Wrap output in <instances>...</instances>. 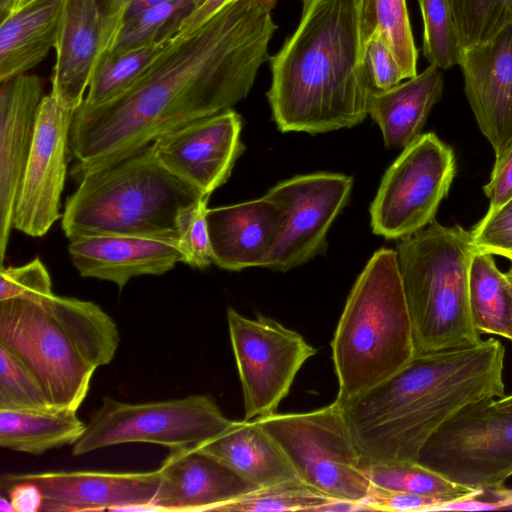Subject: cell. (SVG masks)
<instances>
[{
	"mask_svg": "<svg viewBox=\"0 0 512 512\" xmlns=\"http://www.w3.org/2000/svg\"><path fill=\"white\" fill-rule=\"evenodd\" d=\"M276 0H232L193 30L176 35L136 83L111 102L73 117L70 176L113 165L161 135L231 109L270 60Z\"/></svg>",
	"mask_w": 512,
	"mask_h": 512,
	"instance_id": "cell-1",
	"label": "cell"
},
{
	"mask_svg": "<svg viewBox=\"0 0 512 512\" xmlns=\"http://www.w3.org/2000/svg\"><path fill=\"white\" fill-rule=\"evenodd\" d=\"M498 339L415 353L389 379L341 407L363 464L417 462L426 442L467 405L504 396Z\"/></svg>",
	"mask_w": 512,
	"mask_h": 512,
	"instance_id": "cell-2",
	"label": "cell"
},
{
	"mask_svg": "<svg viewBox=\"0 0 512 512\" xmlns=\"http://www.w3.org/2000/svg\"><path fill=\"white\" fill-rule=\"evenodd\" d=\"M357 0H312L295 32L270 57L267 98L281 132L350 128L368 116Z\"/></svg>",
	"mask_w": 512,
	"mask_h": 512,
	"instance_id": "cell-3",
	"label": "cell"
},
{
	"mask_svg": "<svg viewBox=\"0 0 512 512\" xmlns=\"http://www.w3.org/2000/svg\"><path fill=\"white\" fill-rule=\"evenodd\" d=\"M119 342L117 324L94 302L53 293L0 301V344L32 373L52 408L77 411Z\"/></svg>",
	"mask_w": 512,
	"mask_h": 512,
	"instance_id": "cell-4",
	"label": "cell"
},
{
	"mask_svg": "<svg viewBox=\"0 0 512 512\" xmlns=\"http://www.w3.org/2000/svg\"><path fill=\"white\" fill-rule=\"evenodd\" d=\"M340 407L404 368L415 355L396 250L374 252L356 279L331 342Z\"/></svg>",
	"mask_w": 512,
	"mask_h": 512,
	"instance_id": "cell-5",
	"label": "cell"
},
{
	"mask_svg": "<svg viewBox=\"0 0 512 512\" xmlns=\"http://www.w3.org/2000/svg\"><path fill=\"white\" fill-rule=\"evenodd\" d=\"M202 196L157 159L152 144L84 175L68 196L61 227L70 240L106 234H177L179 211Z\"/></svg>",
	"mask_w": 512,
	"mask_h": 512,
	"instance_id": "cell-6",
	"label": "cell"
},
{
	"mask_svg": "<svg viewBox=\"0 0 512 512\" xmlns=\"http://www.w3.org/2000/svg\"><path fill=\"white\" fill-rule=\"evenodd\" d=\"M476 251L470 231L435 220L397 243L415 353L482 341L469 307V268Z\"/></svg>",
	"mask_w": 512,
	"mask_h": 512,
	"instance_id": "cell-7",
	"label": "cell"
},
{
	"mask_svg": "<svg viewBox=\"0 0 512 512\" xmlns=\"http://www.w3.org/2000/svg\"><path fill=\"white\" fill-rule=\"evenodd\" d=\"M254 420L279 445L300 480L335 499L366 501L372 484L337 403Z\"/></svg>",
	"mask_w": 512,
	"mask_h": 512,
	"instance_id": "cell-8",
	"label": "cell"
},
{
	"mask_svg": "<svg viewBox=\"0 0 512 512\" xmlns=\"http://www.w3.org/2000/svg\"><path fill=\"white\" fill-rule=\"evenodd\" d=\"M233 423L207 394L145 403L104 396L85 431L72 445V454L81 456L125 443H153L169 449L197 446Z\"/></svg>",
	"mask_w": 512,
	"mask_h": 512,
	"instance_id": "cell-9",
	"label": "cell"
},
{
	"mask_svg": "<svg viewBox=\"0 0 512 512\" xmlns=\"http://www.w3.org/2000/svg\"><path fill=\"white\" fill-rule=\"evenodd\" d=\"M456 173L452 148L436 134H421L385 172L370 206L374 234L400 240L435 220Z\"/></svg>",
	"mask_w": 512,
	"mask_h": 512,
	"instance_id": "cell-10",
	"label": "cell"
},
{
	"mask_svg": "<svg viewBox=\"0 0 512 512\" xmlns=\"http://www.w3.org/2000/svg\"><path fill=\"white\" fill-rule=\"evenodd\" d=\"M493 400L456 413L426 442L417 462L467 488L504 485L512 475V412L498 409Z\"/></svg>",
	"mask_w": 512,
	"mask_h": 512,
	"instance_id": "cell-11",
	"label": "cell"
},
{
	"mask_svg": "<svg viewBox=\"0 0 512 512\" xmlns=\"http://www.w3.org/2000/svg\"><path fill=\"white\" fill-rule=\"evenodd\" d=\"M227 322L242 386L244 419L276 413L297 373L317 349L298 332L262 314L250 319L229 307Z\"/></svg>",
	"mask_w": 512,
	"mask_h": 512,
	"instance_id": "cell-12",
	"label": "cell"
},
{
	"mask_svg": "<svg viewBox=\"0 0 512 512\" xmlns=\"http://www.w3.org/2000/svg\"><path fill=\"white\" fill-rule=\"evenodd\" d=\"M353 179L340 173L316 172L279 182L265 194L286 213L282 234L263 268L285 272L327 248V233L348 203Z\"/></svg>",
	"mask_w": 512,
	"mask_h": 512,
	"instance_id": "cell-13",
	"label": "cell"
},
{
	"mask_svg": "<svg viewBox=\"0 0 512 512\" xmlns=\"http://www.w3.org/2000/svg\"><path fill=\"white\" fill-rule=\"evenodd\" d=\"M74 113L51 93L44 95L39 105L13 216V228L29 236H44L60 218Z\"/></svg>",
	"mask_w": 512,
	"mask_h": 512,
	"instance_id": "cell-14",
	"label": "cell"
},
{
	"mask_svg": "<svg viewBox=\"0 0 512 512\" xmlns=\"http://www.w3.org/2000/svg\"><path fill=\"white\" fill-rule=\"evenodd\" d=\"M242 127L241 116L231 108L171 130L152 147L165 169L210 197L227 182L245 150Z\"/></svg>",
	"mask_w": 512,
	"mask_h": 512,
	"instance_id": "cell-15",
	"label": "cell"
},
{
	"mask_svg": "<svg viewBox=\"0 0 512 512\" xmlns=\"http://www.w3.org/2000/svg\"><path fill=\"white\" fill-rule=\"evenodd\" d=\"M26 481L42 494V512L153 511L159 471L98 470L3 473L0 482Z\"/></svg>",
	"mask_w": 512,
	"mask_h": 512,
	"instance_id": "cell-16",
	"label": "cell"
},
{
	"mask_svg": "<svg viewBox=\"0 0 512 512\" xmlns=\"http://www.w3.org/2000/svg\"><path fill=\"white\" fill-rule=\"evenodd\" d=\"M464 92L495 158L512 142V24L487 43L462 50Z\"/></svg>",
	"mask_w": 512,
	"mask_h": 512,
	"instance_id": "cell-17",
	"label": "cell"
},
{
	"mask_svg": "<svg viewBox=\"0 0 512 512\" xmlns=\"http://www.w3.org/2000/svg\"><path fill=\"white\" fill-rule=\"evenodd\" d=\"M153 511H217L257 489L220 459L198 446L169 449L158 468Z\"/></svg>",
	"mask_w": 512,
	"mask_h": 512,
	"instance_id": "cell-18",
	"label": "cell"
},
{
	"mask_svg": "<svg viewBox=\"0 0 512 512\" xmlns=\"http://www.w3.org/2000/svg\"><path fill=\"white\" fill-rule=\"evenodd\" d=\"M54 49L50 93L61 106L75 112L84 100L100 58L112 49L98 0H64Z\"/></svg>",
	"mask_w": 512,
	"mask_h": 512,
	"instance_id": "cell-19",
	"label": "cell"
},
{
	"mask_svg": "<svg viewBox=\"0 0 512 512\" xmlns=\"http://www.w3.org/2000/svg\"><path fill=\"white\" fill-rule=\"evenodd\" d=\"M0 262L8 247L18 191L30 154L37 111L44 97L37 75L0 82Z\"/></svg>",
	"mask_w": 512,
	"mask_h": 512,
	"instance_id": "cell-20",
	"label": "cell"
},
{
	"mask_svg": "<svg viewBox=\"0 0 512 512\" xmlns=\"http://www.w3.org/2000/svg\"><path fill=\"white\" fill-rule=\"evenodd\" d=\"M68 252L79 274L114 283L121 291L130 279L162 275L181 262L177 234H106L70 239Z\"/></svg>",
	"mask_w": 512,
	"mask_h": 512,
	"instance_id": "cell-21",
	"label": "cell"
},
{
	"mask_svg": "<svg viewBox=\"0 0 512 512\" xmlns=\"http://www.w3.org/2000/svg\"><path fill=\"white\" fill-rule=\"evenodd\" d=\"M213 263L224 270L262 267L286 222L285 211L265 195L206 211Z\"/></svg>",
	"mask_w": 512,
	"mask_h": 512,
	"instance_id": "cell-22",
	"label": "cell"
},
{
	"mask_svg": "<svg viewBox=\"0 0 512 512\" xmlns=\"http://www.w3.org/2000/svg\"><path fill=\"white\" fill-rule=\"evenodd\" d=\"M442 90V70L430 64L423 72L403 83L385 91L369 93L368 115L379 126L387 148H405L421 135Z\"/></svg>",
	"mask_w": 512,
	"mask_h": 512,
	"instance_id": "cell-23",
	"label": "cell"
},
{
	"mask_svg": "<svg viewBox=\"0 0 512 512\" xmlns=\"http://www.w3.org/2000/svg\"><path fill=\"white\" fill-rule=\"evenodd\" d=\"M197 446L257 488L299 479L279 445L255 420L234 421L223 433Z\"/></svg>",
	"mask_w": 512,
	"mask_h": 512,
	"instance_id": "cell-24",
	"label": "cell"
},
{
	"mask_svg": "<svg viewBox=\"0 0 512 512\" xmlns=\"http://www.w3.org/2000/svg\"><path fill=\"white\" fill-rule=\"evenodd\" d=\"M64 0H37L0 24V82L25 74L54 48Z\"/></svg>",
	"mask_w": 512,
	"mask_h": 512,
	"instance_id": "cell-25",
	"label": "cell"
},
{
	"mask_svg": "<svg viewBox=\"0 0 512 512\" xmlns=\"http://www.w3.org/2000/svg\"><path fill=\"white\" fill-rule=\"evenodd\" d=\"M76 412L60 408L0 410V445L31 455L73 445L86 429Z\"/></svg>",
	"mask_w": 512,
	"mask_h": 512,
	"instance_id": "cell-26",
	"label": "cell"
},
{
	"mask_svg": "<svg viewBox=\"0 0 512 512\" xmlns=\"http://www.w3.org/2000/svg\"><path fill=\"white\" fill-rule=\"evenodd\" d=\"M468 292L471 318L477 331L505 338L512 318V285L492 255L474 253Z\"/></svg>",
	"mask_w": 512,
	"mask_h": 512,
	"instance_id": "cell-27",
	"label": "cell"
},
{
	"mask_svg": "<svg viewBox=\"0 0 512 512\" xmlns=\"http://www.w3.org/2000/svg\"><path fill=\"white\" fill-rule=\"evenodd\" d=\"M173 38L129 49L105 52L93 74L87 96L79 108L94 109L124 94L164 51Z\"/></svg>",
	"mask_w": 512,
	"mask_h": 512,
	"instance_id": "cell-28",
	"label": "cell"
},
{
	"mask_svg": "<svg viewBox=\"0 0 512 512\" xmlns=\"http://www.w3.org/2000/svg\"><path fill=\"white\" fill-rule=\"evenodd\" d=\"M361 44L378 34L393 53L405 79L417 75L414 43L406 0H357Z\"/></svg>",
	"mask_w": 512,
	"mask_h": 512,
	"instance_id": "cell-29",
	"label": "cell"
},
{
	"mask_svg": "<svg viewBox=\"0 0 512 512\" xmlns=\"http://www.w3.org/2000/svg\"><path fill=\"white\" fill-rule=\"evenodd\" d=\"M364 468L373 486L388 491L440 497L452 503L483 491L455 484L418 462L374 463Z\"/></svg>",
	"mask_w": 512,
	"mask_h": 512,
	"instance_id": "cell-30",
	"label": "cell"
},
{
	"mask_svg": "<svg viewBox=\"0 0 512 512\" xmlns=\"http://www.w3.org/2000/svg\"><path fill=\"white\" fill-rule=\"evenodd\" d=\"M335 498L300 479L254 489L222 506L221 512L315 511Z\"/></svg>",
	"mask_w": 512,
	"mask_h": 512,
	"instance_id": "cell-31",
	"label": "cell"
},
{
	"mask_svg": "<svg viewBox=\"0 0 512 512\" xmlns=\"http://www.w3.org/2000/svg\"><path fill=\"white\" fill-rule=\"evenodd\" d=\"M203 0H168L128 19L111 50H124L173 38ZM110 50V51H111Z\"/></svg>",
	"mask_w": 512,
	"mask_h": 512,
	"instance_id": "cell-32",
	"label": "cell"
},
{
	"mask_svg": "<svg viewBox=\"0 0 512 512\" xmlns=\"http://www.w3.org/2000/svg\"><path fill=\"white\" fill-rule=\"evenodd\" d=\"M462 50L483 45L512 24V0H449Z\"/></svg>",
	"mask_w": 512,
	"mask_h": 512,
	"instance_id": "cell-33",
	"label": "cell"
},
{
	"mask_svg": "<svg viewBox=\"0 0 512 512\" xmlns=\"http://www.w3.org/2000/svg\"><path fill=\"white\" fill-rule=\"evenodd\" d=\"M423 19L425 58L431 65L447 70L459 65V45L449 0H418Z\"/></svg>",
	"mask_w": 512,
	"mask_h": 512,
	"instance_id": "cell-34",
	"label": "cell"
},
{
	"mask_svg": "<svg viewBox=\"0 0 512 512\" xmlns=\"http://www.w3.org/2000/svg\"><path fill=\"white\" fill-rule=\"evenodd\" d=\"M52 408L27 367L0 344V410Z\"/></svg>",
	"mask_w": 512,
	"mask_h": 512,
	"instance_id": "cell-35",
	"label": "cell"
},
{
	"mask_svg": "<svg viewBox=\"0 0 512 512\" xmlns=\"http://www.w3.org/2000/svg\"><path fill=\"white\" fill-rule=\"evenodd\" d=\"M209 197L182 208L176 219V232L181 262L192 268L205 269L213 263L206 221Z\"/></svg>",
	"mask_w": 512,
	"mask_h": 512,
	"instance_id": "cell-36",
	"label": "cell"
},
{
	"mask_svg": "<svg viewBox=\"0 0 512 512\" xmlns=\"http://www.w3.org/2000/svg\"><path fill=\"white\" fill-rule=\"evenodd\" d=\"M470 234L477 251L502 256L512 262V197L501 206L488 210Z\"/></svg>",
	"mask_w": 512,
	"mask_h": 512,
	"instance_id": "cell-37",
	"label": "cell"
},
{
	"mask_svg": "<svg viewBox=\"0 0 512 512\" xmlns=\"http://www.w3.org/2000/svg\"><path fill=\"white\" fill-rule=\"evenodd\" d=\"M0 268V301L53 293L50 274L39 258L21 266Z\"/></svg>",
	"mask_w": 512,
	"mask_h": 512,
	"instance_id": "cell-38",
	"label": "cell"
},
{
	"mask_svg": "<svg viewBox=\"0 0 512 512\" xmlns=\"http://www.w3.org/2000/svg\"><path fill=\"white\" fill-rule=\"evenodd\" d=\"M361 66L370 92L388 90L405 80L393 53L378 34L362 45Z\"/></svg>",
	"mask_w": 512,
	"mask_h": 512,
	"instance_id": "cell-39",
	"label": "cell"
},
{
	"mask_svg": "<svg viewBox=\"0 0 512 512\" xmlns=\"http://www.w3.org/2000/svg\"><path fill=\"white\" fill-rule=\"evenodd\" d=\"M370 511H443L452 502L445 498L388 491L372 485L365 501Z\"/></svg>",
	"mask_w": 512,
	"mask_h": 512,
	"instance_id": "cell-40",
	"label": "cell"
},
{
	"mask_svg": "<svg viewBox=\"0 0 512 512\" xmlns=\"http://www.w3.org/2000/svg\"><path fill=\"white\" fill-rule=\"evenodd\" d=\"M483 192L489 199L488 210L501 206L512 197V142L495 158L490 179L483 186Z\"/></svg>",
	"mask_w": 512,
	"mask_h": 512,
	"instance_id": "cell-41",
	"label": "cell"
},
{
	"mask_svg": "<svg viewBox=\"0 0 512 512\" xmlns=\"http://www.w3.org/2000/svg\"><path fill=\"white\" fill-rule=\"evenodd\" d=\"M104 12L113 46L123 24L142 11L168 0H98ZM204 1V0H203ZM112 46V48H113Z\"/></svg>",
	"mask_w": 512,
	"mask_h": 512,
	"instance_id": "cell-42",
	"label": "cell"
},
{
	"mask_svg": "<svg viewBox=\"0 0 512 512\" xmlns=\"http://www.w3.org/2000/svg\"><path fill=\"white\" fill-rule=\"evenodd\" d=\"M0 490L9 498L15 512L41 511L42 494L35 484L26 481L0 482Z\"/></svg>",
	"mask_w": 512,
	"mask_h": 512,
	"instance_id": "cell-43",
	"label": "cell"
},
{
	"mask_svg": "<svg viewBox=\"0 0 512 512\" xmlns=\"http://www.w3.org/2000/svg\"><path fill=\"white\" fill-rule=\"evenodd\" d=\"M480 510L512 508V489L504 485L483 490L478 496Z\"/></svg>",
	"mask_w": 512,
	"mask_h": 512,
	"instance_id": "cell-44",
	"label": "cell"
},
{
	"mask_svg": "<svg viewBox=\"0 0 512 512\" xmlns=\"http://www.w3.org/2000/svg\"><path fill=\"white\" fill-rule=\"evenodd\" d=\"M230 1L232 0H204L183 22L179 32L176 35L193 30Z\"/></svg>",
	"mask_w": 512,
	"mask_h": 512,
	"instance_id": "cell-45",
	"label": "cell"
},
{
	"mask_svg": "<svg viewBox=\"0 0 512 512\" xmlns=\"http://www.w3.org/2000/svg\"><path fill=\"white\" fill-rule=\"evenodd\" d=\"M493 403L498 409L504 412H512V394L507 396L504 395L500 398H495Z\"/></svg>",
	"mask_w": 512,
	"mask_h": 512,
	"instance_id": "cell-46",
	"label": "cell"
},
{
	"mask_svg": "<svg viewBox=\"0 0 512 512\" xmlns=\"http://www.w3.org/2000/svg\"><path fill=\"white\" fill-rule=\"evenodd\" d=\"M0 511L1 512H15L12 503L5 495H0Z\"/></svg>",
	"mask_w": 512,
	"mask_h": 512,
	"instance_id": "cell-47",
	"label": "cell"
},
{
	"mask_svg": "<svg viewBox=\"0 0 512 512\" xmlns=\"http://www.w3.org/2000/svg\"><path fill=\"white\" fill-rule=\"evenodd\" d=\"M36 1L37 0H14V3H13V6H12V9H11L10 13L18 11V10H21V9L27 7L28 5H30V4H32V3L36 2Z\"/></svg>",
	"mask_w": 512,
	"mask_h": 512,
	"instance_id": "cell-48",
	"label": "cell"
},
{
	"mask_svg": "<svg viewBox=\"0 0 512 512\" xmlns=\"http://www.w3.org/2000/svg\"><path fill=\"white\" fill-rule=\"evenodd\" d=\"M14 0H0V15L5 16L10 13Z\"/></svg>",
	"mask_w": 512,
	"mask_h": 512,
	"instance_id": "cell-49",
	"label": "cell"
},
{
	"mask_svg": "<svg viewBox=\"0 0 512 512\" xmlns=\"http://www.w3.org/2000/svg\"><path fill=\"white\" fill-rule=\"evenodd\" d=\"M505 338H507V339L512 341V318H511L508 330L506 332Z\"/></svg>",
	"mask_w": 512,
	"mask_h": 512,
	"instance_id": "cell-50",
	"label": "cell"
},
{
	"mask_svg": "<svg viewBox=\"0 0 512 512\" xmlns=\"http://www.w3.org/2000/svg\"><path fill=\"white\" fill-rule=\"evenodd\" d=\"M508 281L511 283L512 285V264L510 266V268L508 269V271L505 273Z\"/></svg>",
	"mask_w": 512,
	"mask_h": 512,
	"instance_id": "cell-51",
	"label": "cell"
},
{
	"mask_svg": "<svg viewBox=\"0 0 512 512\" xmlns=\"http://www.w3.org/2000/svg\"><path fill=\"white\" fill-rule=\"evenodd\" d=\"M312 0H302L303 2V7L308 5Z\"/></svg>",
	"mask_w": 512,
	"mask_h": 512,
	"instance_id": "cell-52",
	"label": "cell"
}]
</instances>
